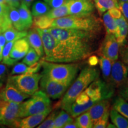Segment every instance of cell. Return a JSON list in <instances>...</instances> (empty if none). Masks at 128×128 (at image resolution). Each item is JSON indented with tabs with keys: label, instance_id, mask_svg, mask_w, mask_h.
Returning <instances> with one entry per match:
<instances>
[{
	"label": "cell",
	"instance_id": "16",
	"mask_svg": "<svg viewBox=\"0 0 128 128\" xmlns=\"http://www.w3.org/2000/svg\"><path fill=\"white\" fill-rule=\"evenodd\" d=\"M26 38L30 47L34 49L40 57L44 58V52L42 40L36 28H34L30 29L28 32Z\"/></svg>",
	"mask_w": 128,
	"mask_h": 128
},
{
	"label": "cell",
	"instance_id": "43",
	"mask_svg": "<svg viewBox=\"0 0 128 128\" xmlns=\"http://www.w3.org/2000/svg\"><path fill=\"white\" fill-rule=\"evenodd\" d=\"M119 94L120 97L128 102V82L127 81L124 86L119 88Z\"/></svg>",
	"mask_w": 128,
	"mask_h": 128
},
{
	"label": "cell",
	"instance_id": "5",
	"mask_svg": "<svg viewBox=\"0 0 128 128\" xmlns=\"http://www.w3.org/2000/svg\"><path fill=\"white\" fill-rule=\"evenodd\" d=\"M51 108L50 98L42 91L38 90L28 100L20 103L18 116L20 118H23L42 113Z\"/></svg>",
	"mask_w": 128,
	"mask_h": 128
},
{
	"label": "cell",
	"instance_id": "48",
	"mask_svg": "<svg viewBox=\"0 0 128 128\" xmlns=\"http://www.w3.org/2000/svg\"><path fill=\"white\" fill-rule=\"evenodd\" d=\"M6 43H7V40H6L4 34H3L2 32H0V46L2 48H4Z\"/></svg>",
	"mask_w": 128,
	"mask_h": 128
},
{
	"label": "cell",
	"instance_id": "52",
	"mask_svg": "<svg viewBox=\"0 0 128 128\" xmlns=\"http://www.w3.org/2000/svg\"><path fill=\"white\" fill-rule=\"evenodd\" d=\"M118 2H126V1H128V0H118Z\"/></svg>",
	"mask_w": 128,
	"mask_h": 128
},
{
	"label": "cell",
	"instance_id": "28",
	"mask_svg": "<svg viewBox=\"0 0 128 128\" xmlns=\"http://www.w3.org/2000/svg\"><path fill=\"white\" fill-rule=\"evenodd\" d=\"M2 33L6 38L7 42L11 41H16L24 38L28 34V32L26 31H19L13 27L7 28Z\"/></svg>",
	"mask_w": 128,
	"mask_h": 128
},
{
	"label": "cell",
	"instance_id": "31",
	"mask_svg": "<svg viewBox=\"0 0 128 128\" xmlns=\"http://www.w3.org/2000/svg\"><path fill=\"white\" fill-rule=\"evenodd\" d=\"M45 15L51 19H55L69 16L68 8L66 3L60 7L52 8Z\"/></svg>",
	"mask_w": 128,
	"mask_h": 128
},
{
	"label": "cell",
	"instance_id": "23",
	"mask_svg": "<svg viewBox=\"0 0 128 128\" xmlns=\"http://www.w3.org/2000/svg\"><path fill=\"white\" fill-rule=\"evenodd\" d=\"M103 21L107 34H112L116 36L118 31V26L116 19L113 18L108 12L104 14Z\"/></svg>",
	"mask_w": 128,
	"mask_h": 128
},
{
	"label": "cell",
	"instance_id": "33",
	"mask_svg": "<svg viewBox=\"0 0 128 128\" xmlns=\"http://www.w3.org/2000/svg\"><path fill=\"white\" fill-rule=\"evenodd\" d=\"M53 20L54 19L49 18L46 15H43L38 17H34L33 24L35 28L46 29L51 28Z\"/></svg>",
	"mask_w": 128,
	"mask_h": 128
},
{
	"label": "cell",
	"instance_id": "10",
	"mask_svg": "<svg viewBox=\"0 0 128 128\" xmlns=\"http://www.w3.org/2000/svg\"><path fill=\"white\" fill-rule=\"evenodd\" d=\"M120 45L114 34H107L98 50L100 56L108 58L112 61L119 58Z\"/></svg>",
	"mask_w": 128,
	"mask_h": 128
},
{
	"label": "cell",
	"instance_id": "34",
	"mask_svg": "<svg viewBox=\"0 0 128 128\" xmlns=\"http://www.w3.org/2000/svg\"><path fill=\"white\" fill-rule=\"evenodd\" d=\"M14 42L15 41L7 42L4 48H3L2 62V64L6 65L12 66V65H14V64H16L13 60H11L10 57V53L11 49H12Z\"/></svg>",
	"mask_w": 128,
	"mask_h": 128
},
{
	"label": "cell",
	"instance_id": "49",
	"mask_svg": "<svg viewBox=\"0 0 128 128\" xmlns=\"http://www.w3.org/2000/svg\"><path fill=\"white\" fill-rule=\"evenodd\" d=\"M34 1L35 0H23V3H24V4L29 8L30 6H32V3L34 2Z\"/></svg>",
	"mask_w": 128,
	"mask_h": 128
},
{
	"label": "cell",
	"instance_id": "32",
	"mask_svg": "<svg viewBox=\"0 0 128 128\" xmlns=\"http://www.w3.org/2000/svg\"><path fill=\"white\" fill-rule=\"evenodd\" d=\"M75 121L79 128H92L93 127V123L88 111L76 117Z\"/></svg>",
	"mask_w": 128,
	"mask_h": 128
},
{
	"label": "cell",
	"instance_id": "18",
	"mask_svg": "<svg viewBox=\"0 0 128 128\" xmlns=\"http://www.w3.org/2000/svg\"><path fill=\"white\" fill-rule=\"evenodd\" d=\"M96 102H93L90 100L84 104H78L74 102L70 104L64 106L62 109L66 111L71 117L76 118L84 112L87 111Z\"/></svg>",
	"mask_w": 128,
	"mask_h": 128
},
{
	"label": "cell",
	"instance_id": "2",
	"mask_svg": "<svg viewBox=\"0 0 128 128\" xmlns=\"http://www.w3.org/2000/svg\"><path fill=\"white\" fill-rule=\"evenodd\" d=\"M99 76V71L94 66H87L83 69L76 81L64 96L63 98L54 106V108H63L65 106L75 102L76 97Z\"/></svg>",
	"mask_w": 128,
	"mask_h": 128
},
{
	"label": "cell",
	"instance_id": "20",
	"mask_svg": "<svg viewBox=\"0 0 128 128\" xmlns=\"http://www.w3.org/2000/svg\"><path fill=\"white\" fill-rule=\"evenodd\" d=\"M18 11L20 14L21 20L23 24L25 31L28 30L33 25V17L29 8L24 3L22 2L18 8Z\"/></svg>",
	"mask_w": 128,
	"mask_h": 128
},
{
	"label": "cell",
	"instance_id": "14",
	"mask_svg": "<svg viewBox=\"0 0 128 128\" xmlns=\"http://www.w3.org/2000/svg\"><path fill=\"white\" fill-rule=\"evenodd\" d=\"M52 111V108L38 114H32L23 118H20L14 126L15 128H33L36 127L45 119Z\"/></svg>",
	"mask_w": 128,
	"mask_h": 128
},
{
	"label": "cell",
	"instance_id": "41",
	"mask_svg": "<svg viewBox=\"0 0 128 128\" xmlns=\"http://www.w3.org/2000/svg\"><path fill=\"white\" fill-rule=\"evenodd\" d=\"M109 114L106 115L103 118L98 120V121L96 122L93 124V127L94 128H107V126L108 124V119Z\"/></svg>",
	"mask_w": 128,
	"mask_h": 128
},
{
	"label": "cell",
	"instance_id": "19",
	"mask_svg": "<svg viewBox=\"0 0 128 128\" xmlns=\"http://www.w3.org/2000/svg\"><path fill=\"white\" fill-rule=\"evenodd\" d=\"M118 26V33L116 37L117 41L120 46L125 44L126 38L128 35V22L123 15L119 18L116 19Z\"/></svg>",
	"mask_w": 128,
	"mask_h": 128
},
{
	"label": "cell",
	"instance_id": "27",
	"mask_svg": "<svg viewBox=\"0 0 128 128\" xmlns=\"http://www.w3.org/2000/svg\"><path fill=\"white\" fill-rule=\"evenodd\" d=\"M112 108L128 119V102L124 98L120 96L117 97L113 102Z\"/></svg>",
	"mask_w": 128,
	"mask_h": 128
},
{
	"label": "cell",
	"instance_id": "35",
	"mask_svg": "<svg viewBox=\"0 0 128 128\" xmlns=\"http://www.w3.org/2000/svg\"><path fill=\"white\" fill-rule=\"evenodd\" d=\"M40 58V57L38 55V54L34 50V49L30 46L28 53L25 55V56L23 58L22 62L30 66V65H33V64L39 61Z\"/></svg>",
	"mask_w": 128,
	"mask_h": 128
},
{
	"label": "cell",
	"instance_id": "30",
	"mask_svg": "<svg viewBox=\"0 0 128 128\" xmlns=\"http://www.w3.org/2000/svg\"><path fill=\"white\" fill-rule=\"evenodd\" d=\"M74 120L72 117L66 111L63 110L58 112L54 124V128H62L67 123Z\"/></svg>",
	"mask_w": 128,
	"mask_h": 128
},
{
	"label": "cell",
	"instance_id": "36",
	"mask_svg": "<svg viewBox=\"0 0 128 128\" xmlns=\"http://www.w3.org/2000/svg\"><path fill=\"white\" fill-rule=\"evenodd\" d=\"M58 112L54 111L49 113V116L45 118L40 124L38 126V128H54V120Z\"/></svg>",
	"mask_w": 128,
	"mask_h": 128
},
{
	"label": "cell",
	"instance_id": "39",
	"mask_svg": "<svg viewBox=\"0 0 128 128\" xmlns=\"http://www.w3.org/2000/svg\"><path fill=\"white\" fill-rule=\"evenodd\" d=\"M90 100L89 97L85 92H82L78 95L75 100V102L78 104H84Z\"/></svg>",
	"mask_w": 128,
	"mask_h": 128
},
{
	"label": "cell",
	"instance_id": "38",
	"mask_svg": "<svg viewBox=\"0 0 128 128\" xmlns=\"http://www.w3.org/2000/svg\"><path fill=\"white\" fill-rule=\"evenodd\" d=\"M120 47L119 52L121 60L126 65H128V45L124 44Z\"/></svg>",
	"mask_w": 128,
	"mask_h": 128
},
{
	"label": "cell",
	"instance_id": "37",
	"mask_svg": "<svg viewBox=\"0 0 128 128\" xmlns=\"http://www.w3.org/2000/svg\"><path fill=\"white\" fill-rule=\"evenodd\" d=\"M8 69L6 65L0 64V89L4 86L8 79Z\"/></svg>",
	"mask_w": 128,
	"mask_h": 128
},
{
	"label": "cell",
	"instance_id": "13",
	"mask_svg": "<svg viewBox=\"0 0 128 128\" xmlns=\"http://www.w3.org/2000/svg\"><path fill=\"white\" fill-rule=\"evenodd\" d=\"M110 104L109 101L103 99L97 101L87 110L93 124L106 115L110 114Z\"/></svg>",
	"mask_w": 128,
	"mask_h": 128
},
{
	"label": "cell",
	"instance_id": "8",
	"mask_svg": "<svg viewBox=\"0 0 128 128\" xmlns=\"http://www.w3.org/2000/svg\"><path fill=\"white\" fill-rule=\"evenodd\" d=\"M20 103L14 102H0V124L5 126H13L18 119L19 108Z\"/></svg>",
	"mask_w": 128,
	"mask_h": 128
},
{
	"label": "cell",
	"instance_id": "15",
	"mask_svg": "<svg viewBox=\"0 0 128 128\" xmlns=\"http://www.w3.org/2000/svg\"><path fill=\"white\" fill-rule=\"evenodd\" d=\"M29 48L30 45L26 36L15 41L10 53L11 60L15 64L17 63L25 56Z\"/></svg>",
	"mask_w": 128,
	"mask_h": 128
},
{
	"label": "cell",
	"instance_id": "25",
	"mask_svg": "<svg viewBox=\"0 0 128 128\" xmlns=\"http://www.w3.org/2000/svg\"><path fill=\"white\" fill-rule=\"evenodd\" d=\"M8 17L12 27L19 31H25L21 20L18 8L9 7Z\"/></svg>",
	"mask_w": 128,
	"mask_h": 128
},
{
	"label": "cell",
	"instance_id": "45",
	"mask_svg": "<svg viewBox=\"0 0 128 128\" xmlns=\"http://www.w3.org/2000/svg\"><path fill=\"white\" fill-rule=\"evenodd\" d=\"M5 1L9 7H15L17 8H18L21 4L19 0H5Z\"/></svg>",
	"mask_w": 128,
	"mask_h": 128
},
{
	"label": "cell",
	"instance_id": "40",
	"mask_svg": "<svg viewBox=\"0 0 128 128\" xmlns=\"http://www.w3.org/2000/svg\"><path fill=\"white\" fill-rule=\"evenodd\" d=\"M67 0H44V1L52 8L60 7L66 3Z\"/></svg>",
	"mask_w": 128,
	"mask_h": 128
},
{
	"label": "cell",
	"instance_id": "29",
	"mask_svg": "<svg viewBox=\"0 0 128 128\" xmlns=\"http://www.w3.org/2000/svg\"><path fill=\"white\" fill-rule=\"evenodd\" d=\"M50 10L46 3L42 1H37L33 4L32 7V14L33 17H38L45 15Z\"/></svg>",
	"mask_w": 128,
	"mask_h": 128
},
{
	"label": "cell",
	"instance_id": "17",
	"mask_svg": "<svg viewBox=\"0 0 128 128\" xmlns=\"http://www.w3.org/2000/svg\"><path fill=\"white\" fill-rule=\"evenodd\" d=\"M43 59L39 60L36 63L32 65H28L23 62H18L14 64V66L12 68L11 76L13 75L24 74H32L36 73L40 70L42 66Z\"/></svg>",
	"mask_w": 128,
	"mask_h": 128
},
{
	"label": "cell",
	"instance_id": "44",
	"mask_svg": "<svg viewBox=\"0 0 128 128\" xmlns=\"http://www.w3.org/2000/svg\"><path fill=\"white\" fill-rule=\"evenodd\" d=\"M108 12H109L110 16L114 19L119 18L122 16V14L119 8H113L108 10Z\"/></svg>",
	"mask_w": 128,
	"mask_h": 128
},
{
	"label": "cell",
	"instance_id": "3",
	"mask_svg": "<svg viewBox=\"0 0 128 128\" xmlns=\"http://www.w3.org/2000/svg\"><path fill=\"white\" fill-rule=\"evenodd\" d=\"M42 67L43 68L42 74L58 82L69 85H71L76 78L78 71V66L76 64H62L49 62L44 60V58Z\"/></svg>",
	"mask_w": 128,
	"mask_h": 128
},
{
	"label": "cell",
	"instance_id": "55",
	"mask_svg": "<svg viewBox=\"0 0 128 128\" xmlns=\"http://www.w3.org/2000/svg\"></svg>",
	"mask_w": 128,
	"mask_h": 128
},
{
	"label": "cell",
	"instance_id": "56",
	"mask_svg": "<svg viewBox=\"0 0 128 128\" xmlns=\"http://www.w3.org/2000/svg\"><path fill=\"white\" fill-rule=\"evenodd\" d=\"M0 102H1V98H0Z\"/></svg>",
	"mask_w": 128,
	"mask_h": 128
},
{
	"label": "cell",
	"instance_id": "9",
	"mask_svg": "<svg viewBox=\"0 0 128 128\" xmlns=\"http://www.w3.org/2000/svg\"><path fill=\"white\" fill-rule=\"evenodd\" d=\"M69 16L83 17L92 16L95 6L92 0H67Z\"/></svg>",
	"mask_w": 128,
	"mask_h": 128
},
{
	"label": "cell",
	"instance_id": "50",
	"mask_svg": "<svg viewBox=\"0 0 128 128\" xmlns=\"http://www.w3.org/2000/svg\"><path fill=\"white\" fill-rule=\"evenodd\" d=\"M2 50L3 48L0 46V62L2 61Z\"/></svg>",
	"mask_w": 128,
	"mask_h": 128
},
{
	"label": "cell",
	"instance_id": "53",
	"mask_svg": "<svg viewBox=\"0 0 128 128\" xmlns=\"http://www.w3.org/2000/svg\"><path fill=\"white\" fill-rule=\"evenodd\" d=\"M19 1H20V3H22V2H23V0H19Z\"/></svg>",
	"mask_w": 128,
	"mask_h": 128
},
{
	"label": "cell",
	"instance_id": "7",
	"mask_svg": "<svg viewBox=\"0 0 128 128\" xmlns=\"http://www.w3.org/2000/svg\"><path fill=\"white\" fill-rule=\"evenodd\" d=\"M39 83L40 90L44 92L49 98L53 99L60 98L70 86L58 82L43 74Z\"/></svg>",
	"mask_w": 128,
	"mask_h": 128
},
{
	"label": "cell",
	"instance_id": "54",
	"mask_svg": "<svg viewBox=\"0 0 128 128\" xmlns=\"http://www.w3.org/2000/svg\"><path fill=\"white\" fill-rule=\"evenodd\" d=\"M127 81L128 82V80H127ZM127 81H126V82H127Z\"/></svg>",
	"mask_w": 128,
	"mask_h": 128
},
{
	"label": "cell",
	"instance_id": "51",
	"mask_svg": "<svg viewBox=\"0 0 128 128\" xmlns=\"http://www.w3.org/2000/svg\"><path fill=\"white\" fill-rule=\"evenodd\" d=\"M0 4L2 5V6H4V7H7V6H8L7 4V3H6L5 0H0Z\"/></svg>",
	"mask_w": 128,
	"mask_h": 128
},
{
	"label": "cell",
	"instance_id": "6",
	"mask_svg": "<svg viewBox=\"0 0 128 128\" xmlns=\"http://www.w3.org/2000/svg\"><path fill=\"white\" fill-rule=\"evenodd\" d=\"M42 74L36 73L13 75L8 77L14 86L24 93L31 96L39 90V81Z\"/></svg>",
	"mask_w": 128,
	"mask_h": 128
},
{
	"label": "cell",
	"instance_id": "4",
	"mask_svg": "<svg viewBox=\"0 0 128 128\" xmlns=\"http://www.w3.org/2000/svg\"><path fill=\"white\" fill-rule=\"evenodd\" d=\"M51 28H74L84 30L97 33L101 29V23L99 19L94 16H67L65 17L54 19Z\"/></svg>",
	"mask_w": 128,
	"mask_h": 128
},
{
	"label": "cell",
	"instance_id": "46",
	"mask_svg": "<svg viewBox=\"0 0 128 128\" xmlns=\"http://www.w3.org/2000/svg\"><path fill=\"white\" fill-rule=\"evenodd\" d=\"M99 62V60L96 56L93 55L92 56L89 58L88 60V62L90 66H94L96 65H97Z\"/></svg>",
	"mask_w": 128,
	"mask_h": 128
},
{
	"label": "cell",
	"instance_id": "47",
	"mask_svg": "<svg viewBox=\"0 0 128 128\" xmlns=\"http://www.w3.org/2000/svg\"><path fill=\"white\" fill-rule=\"evenodd\" d=\"M63 128H78V126L76 124L75 120H72L70 122L67 123L66 124H65V125L64 126Z\"/></svg>",
	"mask_w": 128,
	"mask_h": 128
},
{
	"label": "cell",
	"instance_id": "12",
	"mask_svg": "<svg viewBox=\"0 0 128 128\" xmlns=\"http://www.w3.org/2000/svg\"><path fill=\"white\" fill-rule=\"evenodd\" d=\"M29 95L22 92L7 79L4 87L0 89L1 100L21 103L26 99L29 98Z\"/></svg>",
	"mask_w": 128,
	"mask_h": 128
},
{
	"label": "cell",
	"instance_id": "21",
	"mask_svg": "<svg viewBox=\"0 0 128 128\" xmlns=\"http://www.w3.org/2000/svg\"><path fill=\"white\" fill-rule=\"evenodd\" d=\"M94 3L100 15L113 8H119L118 0H94Z\"/></svg>",
	"mask_w": 128,
	"mask_h": 128
},
{
	"label": "cell",
	"instance_id": "24",
	"mask_svg": "<svg viewBox=\"0 0 128 128\" xmlns=\"http://www.w3.org/2000/svg\"><path fill=\"white\" fill-rule=\"evenodd\" d=\"M109 116L112 122L116 128H128V119L120 114L119 112L112 108L110 110Z\"/></svg>",
	"mask_w": 128,
	"mask_h": 128
},
{
	"label": "cell",
	"instance_id": "42",
	"mask_svg": "<svg viewBox=\"0 0 128 128\" xmlns=\"http://www.w3.org/2000/svg\"><path fill=\"white\" fill-rule=\"evenodd\" d=\"M119 8L123 16L128 22V1L119 2Z\"/></svg>",
	"mask_w": 128,
	"mask_h": 128
},
{
	"label": "cell",
	"instance_id": "11",
	"mask_svg": "<svg viewBox=\"0 0 128 128\" xmlns=\"http://www.w3.org/2000/svg\"><path fill=\"white\" fill-rule=\"evenodd\" d=\"M128 77V65L122 60L113 62L109 84L113 88H119L124 86Z\"/></svg>",
	"mask_w": 128,
	"mask_h": 128
},
{
	"label": "cell",
	"instance_id": "1",
	"mask_svg": "<svg viewBox=\"0 0 128 128\" xmlns=\"http://www.w3.org/2000/svg\"><path fill=\"white\" fill-rule=\"evenodd\" d=\"M47 29L57 41L76 53L82 60L92 54L96 32L58 28Z\"/></svg>",
	"mask_w": 128,
	"mask_h": 128
},
{
	"label": "cell",
	"instance_id": "26",
	"mask_svg": "<svg viewBox=\"0 0 128 128\" xmlns=\"http://www.w3.org/2000/svg\"><path fill=\"white\" fill-rule=\"evenodd\" d=\"M9 6L4 7L0 4V32H4L12 26L8 17Z\"/></svg>",
	"mask_w": 128,
	"mask_h": 128
},
{
	"label": "cell",
	"instance_id": "22",
	"mask_svg": "<svg viewBox=\"0 0 128 128\" xmlns=\"http://www.w3.org/2000/svg\"><path fill=\"white\" fill-rule=\"evenodd\" d=\"M113 62L108 58L104 56H100L99 59L98 63L100 64V66L102 71V76L106 83L110 84V74H111L112 66Z\"/></svg>",
	"mask_w": 128,
	"mask_h": 128
}]
</instances>
